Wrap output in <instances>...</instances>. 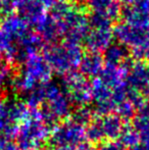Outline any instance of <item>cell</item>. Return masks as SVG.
Masks as SVG:
<instances>
[{"instance_id":"6da1fadb","label":"cell","mask_w":149,"mask_h":150,"mask_svg":"<svg viewBox=\"0 0 149 150\" xmlns=\"http://www.w3.org/2000/svg\"><path fill=\"white\" fill-rule=\"evenodd\" d=\"M83 55L80 44L64 41L61 44L48 45L44 48L43 57L51 67L52 71L64 76L79 67Z\"/></svg>"},{"instance_id":"7a4b0ae2","label":"cell","mask_w":149,"mask_h":150,"mask_svg":"<svg viewBox=\"0 0 149 150\" xmlns=\"http://www.w3.org/2000/svg\"><path fill=\"white\" fill-rule=\"evenodd\" d=\"M50 131L42 120L31 117L18 125L16 145L18 150H40L46 146Z\"/></svg>"},{"instance_id":"3957f363","label":"cell","mask_w":149,"mask_h":150,"mask_svg":"<svg viewBox=\"0 0 149 150\" xmlns=\"http://www.w3.org/2000/svg\"><path fill=\"white\" fill-rule=\"evenodd\" d=\"M85 129L84 127L75 124L71 120H66L59 122L56 128L50 133L47 141V146L50 150L59 146L76 147L81 143L85 142Z\"/></svg>"},{"instance_id":"277c9868","label":"cell","mask_w":149,"mask_h":150,"mask_svg":"<svg viewBox=\"0 0 149 150\" xmlns=\"http://www.w3.org/2000/svg\"><path fill=\"white\" fill-rule=\"evenodd\" d=\"M62 84L64 92H66L72 104L76 105V107H84L91 102L90 83L80 71H73L66 74Z\"/></svg>"},{"instance_id":"5b68a950","label":"cell","mask_w":149,"mask_h":150,"mask_svg":"<svg viewBox=\"0 0 149 150\" xmlns=\"http://www.w3.org/2000/svg\"><path fill=\"white\" fill-rule=\"evenodd\" d=\"M112 33L117 43L131 48V50L149 43V32L135 29L123 22L115 25Z\"/></svg>"},{"instance_id":"8992f818","label":"cell","mask_w":149,"mask_h":150,"mask_svg":"<svg viewBox=\"0 0 149 150\" xmlns=\"http://www.w3.org/2000/svg\"><path fill=\"white\" fill-rule=\"evenodd\" d=\"M22 73L33 79L37 84H47L52 77V69L43 57L39 53L31 55L24 63Z\"/></svg>"},{"instance_id":"52a82bcc","label":"cell","mask_w":149,"mask_h":150,"mask_svg":"<svg viewBox=\"0 0 149 150\" xmlns=\"http://www.w3.org/2000/svg\"><path fill=\"white\" fill-rule=\"evenodd\" d=\"M0 30L18 43L22 38L30 33V25L20 14L8 13L0 22Z\"/></svg>"},{"instance_id":"ba28073f","label":"cell","mask_w":149,"mask_h":150,"mask_svg":"<svg viewBox=\"0 0 149 150\" xmlns=\"http://www.w3.org/2000/svg\"><path fill=\"white\" fill-rule=\"evenodd\" d=\"M113 38L112 29H90L85 39L86 47L89 52L100 53L112 45Z\"/></svg>"},{"instance_id":"9c48e42d","label":"cell","mask_w":149,"mask_h":150,"mask_svg":"<svg viewBox=\"0 0 149 150\" xmlns=\"http://www.w3.org/2000/svg\"><path fill=\"white\" fill-rule=\"evenodd\" d=\"M103 67V56L100 53H96V52H88V53L84 54L79 65L80 73L84 77L93 78V79L97 78V76L101 74Z\"/></svg>"},{"instance_id":"30bf717a","label":"cell","mask_w":149,"mask_h":150,"mask_svg":"<svg viewBox=\"0 0 149 150\" xmlns=\"http://www.w3.org/2000/svg\"><path fill=\"white\" fill-rule=\"evenodd\" d=\"M92 12L101 13L114 22L121 16V6L119 0H86Z\"/></svg>"},{"instance_id":"8fae6325","label":"cell","mask_w":149,"mask_h":150,"mask_svg":"<svg viewBox=\"0 0 149 150\" xmlns=\"http://www.w3.org/2000/svg\"><path fill=\"white\" fill-rule=\"evenodd\" d=\"M121 16L123 23L130 27L149 32V16L138 9L136 6H126L121 9Z\"/></svg>"},{"instance_id":"7c38bea8","label":"cell","mask_w":149,"mask_h":150,"mask_svg":"<svg viewBox=\"0 0 149 150\" xmlns=\"http://www.w3.org/2000/svg\"><path fill=\"white\" fill-rule=\"evenodd\" d=\"M49 110L55 115L60 122L64 120H68L71 113H72V102L68 98V94H66L64 91H62L60 94L56 97L52 98L51 100L45 102Z\"/></svg>"},{"instance_id":"4fadbf2b","label":"cell","mask_w":149,"mask_h":150,"mask_svg":"<svg viewBox=\"0 0 149 150\" xmlns=\"http://www.w3.org/2000/svg\"><path fill=\"white\" fill-rule=\"evenodd\" d=\"M129 50L119 43H112L104 51V63L110 65H121L128 60Z\"/></svg>"},{"instance_id":"5bb4252c","label":"cell","mask_w":149,"mask_h":150,"mask_svg":"<svg viewBox=\"0 0 149 150\" xmlns=\"http://www.w3.org/2000/svg\"><path fill=\"white\" fill-rule=\"evenodd\" d=\"M100 126L104 135V139H114L121 134V120L117 115H106L104 117H99Z\"/></svg>"},{"instance_id":"9a60e30c","label":"cell","mask_w":149,"mask_h":150,"mask_svg":"<svg viewBox=\"0 0 149 150\" xmlns=\"http://www.w3.org/2000/svg\"><path fill=\"white\" fill-rule=\"evenodd\" d=\"M91 88V95L92 99L98 102H103L112 99V91L110 88L107 87L100 78H94L92 82L90 83Z\"/></svg>"},{"instance_id":"2e32d148","label":"cell","mask_w":149,"mask_h":150,"mask_svg":"<svg viewBox=\"0 0 149 150\" xmlns=\"http://www.w3.org/2000/svg\"><path fill=\"white\" fill-rule=\"evenodd\" d=\"M44 84L38 85L34 90L28 93V96L26 99V105L30 109L40 108L45 103V93H44Z\"/></svg>"},{"instance_id":"e0dca14e","label":"cell","mask_w":149,"mask_h":150,"mask_svg":"<svg viewBox=\"0 0 149 150\" xmlns=\"http://www.w3.org/2000/svg\"><path fill=\"white\" fill-rule=\"evenodd\" d=\"M94 115L92 111L90 110L88 107H76L75 110L72 111L68 120L74 122L75 124L79 125V126H88L90 122H92Z\"/></svg>"},{"instance_id":"ac0fdd59","label":"cell","mask_w":149,"mask_h":150,"mask_svg":"<svg viewBox=\"0 0 149 150\" xmlns=\"http://www.w3.org/2000/svg\"><path fill=\"white\" fill-rule=\"evenodd\" d=\"M88 18L91 29H112L113 22L104 14L92 12Z\"/></svg>"},{"instance_id":"d6986e66","label":"cell","mask_w":149,"mask_h":150,"mask_svg":"<svg viewBox=\"0 0 149 150\" xmlns=\"http://www.w3.org/2000/svg\"><path fill=\"white\" fill-rule=\"evenodd\" d=\"M10 77H11V67H10V64L0 55V87Z\"/></svg>"},{"instance_id":"ffe728a7","label":"cell","mask_w":149,"mask_h":150,"mask_svg":"<svg viewBox=\"0 0 149 150\" xmlns=\"http://www.w3.org/2000/svg\"><path fill=\"white\" fill-rule=\"evenodd\" d=\"M98 150H123V147L119 144H115L113 142L102 143L99 146Z\"/></svg>"},{"instance_id":"44dd1931","label":"cell","mask_w":149,"mask_h":150,"mask_svg":"<svg viewBox=\"0 0 149 150\" xmlns=\"http://www.w3.org/2000/svg\"><path fill=\"white\" fill-rule=\"evenodd\" d=\"M34 1L38 2L39 4H41L42 6L46 8V9H49V8H52L54 6V4L56 3V0H34Z\"/></svg>"},{"instance_id":"7402d4cb","label":"cell","mask_w":149,"mask_h":150,"mask_svg":"<svg viewBox=\"0 0 149 150\" xmlns=\"http://www.w3.org/2000/svg\"><path fill=\"white\" fill-rule=\"evenodd\" d=\"M75 150H95V148L92 146V144L83 142V143H81L80 145H78V146L75 148Z\"/></svg>"},{"instance_id":"603a6c76","label":"cell","mask_w":149,"mask_h":150,"mask_svg":"<svg viewBox=\"0 0 149 150\" xmlns=\"http://www.w3.org/2000/svg\"><path fill=\"white\" fill-rule=\"evenodd\" d=\"M52 150H75V148L70 146H59V147H55V148Z\"/></svg>"},{"instance_id":"cb8c5ba5","label":"cell","mask_w":149,"mask_h":150,"mask_svg":"<svg viewBox=\"0 0 149 150\" xmlns=\"http://www.w3.org/2000/svg\"><path fill=\"white\" fill-rule=\"evenodd\" d=\"M11 1L12 0H0V4H1L2 6H4V5H7V4H10Z\"/></svg>"},{"instance_id":"d4e9b609","label":"cell","mask_w":149,"mask_h":150,"mask_svg":"<svg viewBox=\"0 0 149 150\" xmlns=\"http://www.w3.org/2000/svg\"><path fill=\"white\" fill-rule=\"evenodd\" d=\"M3 8H4V6H2L1 4H0V16H1L2 11H3Z\"/></svg>"},{"instance_id":"484cf974","label":"cell","mask_w":149,"mask_h":150,"mask_svg":"<svg viewBox=\"0 0 149 150\" xmlns=\"http://www.w3.org/2000/svg\"><path fill=\"white\" fill-rule=\"evenodd\" d=\"M57 2H68V0H57Z\"/></svg>"}]
</instances>
